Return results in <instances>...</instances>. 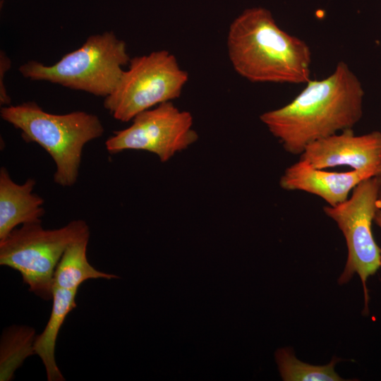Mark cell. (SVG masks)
Returning <instances> with one entry per match:
<instances>
[{
  "label": "cell",
  "instance_id": "obj_1",
  "mask_svg": "<svg viewBox=\"0 0 381 381\" xmlns=\"http://www.w3.org/2000/svg\"><path fill=\"white\" fill-rule=\"evenodd\" d=\"M364 90L344 61L322 80H309L284 107L262 114L260 121L284 150L301 155L313 141L352 128L363 116Z\"/></svg>",
  "mask_w": 381,
  "mask_h": 381
},
{
  "label": "cell",
  "instance_id": "obj_2",
  "mask_svg": "<svg viewBox=\"0 0 381 381\" xmlns=\"http://www.w3.org/2000/svg\"><path fill=\"white\" fill-rule=\"evenodd\" d=\"M227 50L235 71L252 83L301 84L310 80L312 54L265 8L245 9L230 24Z\"/></svg>",
  "mask_w": 381,
  "mask_h": 381
},
{
  "label": "cell",
  "instance_id": "obj_3",
  "mask_svg": "<svg viewBox=\"0 0 381 381\" xmlns=\"http://www.w3.org/2000/svg\"><path fill=\"white\" fill-rule=\"evenodd\" d=\"M0 114L21 131L25 141L38 144L51 156L56 165L54 181L63 187L76 183L85 145L104 132L95 114L83 111L51 114L34 102L2 107Z\"/></svg>",
  "mask_w": 381,
  "mask_h": 381
},
{
  "label": "cell",
  "instance_id": "obj_4",
  "mask_svg": "<svg viewBox=\"0 0 381 381\" xmlns=\"http://www.w3.org/2000/svg\"><path fill=\"white\" fill-rule=\"evenodd\" d=\"M130 57L124 41L112 31L90 35L78 49L47 66L30 60L18 70L32 80H43L106 97L118 85Z\"/></svg>",
  "mask_w": 381,
  "mask_h": 381
},
{
  "label": "cell",
  "instance_id": "obj_5",
  "mask_svg": "<svg viewBox=\"0 0 381 381\" xmlns=\"http://www.w3.org/2000/svg\"><path fill=\"white\" fill-rule=\"evenodd\" d=\"M29 223L0 240V265L18 271L29 291L43 300L52 298L53 276L66 249L90 236L88 224L75 219L55 229Z\"/></svg>",
  "mask_w": 381,
  "mask_h": 381
},
{
  "label": "cell",
  "instance_id": "obj_6",
  "mask_svg": "<svg viewBox=\"0 0 381 381\" xmlns=\"http://www.w3.org/2000/svg\"><path fill=\"white\" fill-rule=\"evenodd\" d=\"M188 80V73L167 50L135 56L114 91L104 97V107L115 119L128 122L142 111L179 97Z\"/></svg>",
  "mask_w": 381,
  "mask_h": 381
},
{
  "label": "cell",
  "instance_id": "obj_7",
  "mask_svg": "<svg viewBox=\"0 0 381 381\" xmlns=\"http://www.w3.org/2000/svg\"><path fill=\"white\" fill-rule=\"evenodd\" d=\"M380 189L381 176L370 177L360 182L343 202L323 207L325 214L336 222L342 232L347 246V260L338 283H347L355 274L359 276L363 286L365 311L368 279L381 267V248L372 231Z\"/></svg>",
  "mask_w": 381,
  "mask_h": 381
},
{
  "label": "cell",
  "instance_id": "obj_8",
  "mask_svg": "<svg viewBox=\"0 0 381 381\" xmlns=\"http://www.w3.org/2000/svg\"><path fill=\"white\" fill-rule=\"evenodd\" d=\"M191 114L172 102L158 104L137 114L128 128L115 131L105 142L110 153L143 150L166 162L198 138Z\"/></svg>",
  "mask_w": 381,
  "mask_h": 381
},
{
  "label": "cell",
  "instance_id": "obj_9",
  "mask_svg": "<svg viewBox=\"0 0 381 381\" xmlns=\"http://www.w3.org/2000/svg\"><path fill=\"white\" fill-rule=\"evenodd\" d=\"M300 159L316 169L345 165L381 176V132L356 135L353 129L342 131L308 144Z\"/></svg>",
  "mask_w": 381,
  "mask_h": 381
},
{
  "label": "cell",
  "instance_id": "obj_10",
  "mask_svg": "<svg viewBox=\"0 0 381 381\" xmlns=\"http://www.w3.org/2000/svg\"><path fill=\"white\" fill-rule=\"evenodd\" d=\"M373 176L377 175L368 170L327 171L299 159L285 169L279 179V186L286 190H300L315 195L329 206H335L345 201L360 182Z\"/></svg>",
  "mask_w": 381,
  "mask_h": 381
},
{
  "label": "cell",
  "instance_id": "obj_11",
  "mask_svg": "<svg viewBox=\"0 0 381 381\" xmlns=\"http://www.w3.org/2000/svg\"><path fill=\"white\" fill-rule=\"evenodd\" d=\"M36 181L28 179L22 184L13 181L8 170L0 169V240L19 225L42 222L44 199L33 193Z\"/></svg>",
  "mask_w": 381,
  "mask_h": 381
},
{
  "label": "cell",
  "instance_id": "obj_12",
  "mask_svg": "<svg viewBox=\"0 0 381 381\" xmlns=\"http://www.w3.org/2000/svg\"><path fill=\"white\" fill-rule=\"evenodd\" d=\"M78 289H52V307L48 322L36 336L34 350L45 368L48 381L65 380L55 359L56 341L67 315L77 306Z\"/></svg>",
  "mask_w": 381,
  "mask_h": 381
},
{
  "label": "cell",
  "instance_id": "obj_13",
  "mask_svg": "<svg viewBox=\"0 0 381 381\" xmlns=\"http://www.w3.org/2000/svg\"><path fill=\"white\" fill-rule=\"evenodd\" d=\"M90 236L71 243L64 251L55 269L52 289H78L92 279H111L118 276L95 269L88 261L87 248Z\"/></svg>",
  "mask_w": 381,
  "mask_h": 381
},
{
  "label": "cell",
  "instance_id": "obj_14",
  "mask_svg": "<svg viewBox=\"0 0 381 381\" xmlns=\"http://www.w3.org/2000/svg\"><path fill=\"white\" fill-rule=\"evenodd\" d=\"M34 328L13 325L4 330L0 341V380L10 381L24 361L34 354Z\"/></svg>",
  "mask_w": 381,
  "mask_h": 381
},
{
  "label": "cell",
  "instance_id": "obj_15",
  "mask_svg": "<svg viewBox=\"0 0 381 381\" xmlns=\"http://www.w3.org/2000/svg\"><path fill=\"white\" fill-rule=\"evenodd\" d=\"M276 361L283 380L285 381H343L334 370L339 359H333L325 365H313L304 363L295 356L289 348L278 349Z\"/></svg>",
  "mask_w": 381,
  "mask_h": 381
},
{
  "label": "cell",
  "instance_id": "obj_16",
  "mask_svg": "<svg viewBox=\"0 0 381 381\" xmlns=\"http://www.w3.org/2000/svg\"><path fill=\"white\" fill-rule=\"evenodd\" d=\"M11 60L4 51L0 52V104L2 107L11 105V97L4 85L5 73L11 67Z\"/></svg>",
  "mask_w": 381,
  "mask_h": 381
},
{
  "label": "cell",
  "instance_id": "obj_17",
  "mask_svg": "<svg viewBox=\"0 0 381 381\" xmlns=\"http://www.w3.org/2000/svg\"><path fill=\"white\" fill-rule=\"evenodd\" d=\"M375 224L381 229V189L377 200L376 212L374 217Z\"/></svg>",
  "mask_w": 381,
  "mask_h": 381
}]
</instances>
